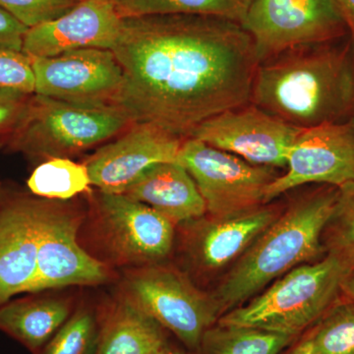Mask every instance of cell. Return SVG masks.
Masks as SVG:
<instances>
[{
	"instance_id": "obj_1",
	"label": "cell",
	"mask_w": 354,
	"mask_h": 354,
	"mask_svg": "<svg viewBox=\"0 0 354 354\" xmlns=\"http://www.w3.org/2000/svg\"><path fill=\"white\" fill-rule=\"evenodd\" d=\"M113 51L123 71L115 106L132 123L183 139L216 114L249 104L259 65L241 24L214 16L123 18Z\"/></svg>"
},
{
	"instance_id": "obj_2",
	"label": "cell",
	"mask_w": 354,
	"mask_h": 354,
	"mask_svg": "<svg viewBox=\"0 0 354 354\" xmlns=\"http://www.w3.org/2000/svg\"><path fill=\"white\" fill-rule=\"evenodd\" d=\"M250 102L298 129L354 120L353 35L260 62Z\"/></svg>"
},
{
	"instance_id": "obj_3",
	"label": "cell",
	"mask_w": 354,
	"mask_h": 354,
	"mask_svg": "<svg viewBox=\"0 0 354 354\" xmlns=\"http://www.w3.org/2000/svg\"><path fill=\"white\" fill-rule=\"evenodd\" d=\"M337 198V188L325 185L293 200L279 214L236 260L212 295L221 317L286 272L325 252L323 232Z\"/></svg>"
},
{
	"instance_id": "obj_4",
	"label": "cell",
	"mask_w": 354,
	"mask_h": 354,
	"mask_svg": "<svg viewBox=\"0 0 354 354\" xmlns=\"http://www.w3.org/2000/svg\"><path fill=\"white\" fill-rule=\"evenodd\" d=\"M348 271L341 261L326 254L286 272L264 292L223 314L216 324L295 337L335 304Z\"/></svg>"
},
{
	"instance_id": "obj_5",
	"label": "cell",
	"mask_w": 354,
	"mask_h": 354,
	"mask_svg": "<svg viewBox=\"0 0 354 354\" xmlns=\"http://www.w3.org/2000/svg\"><path fill=\"white\" fill-rule=\"evenodd\" d=\"M131 124L116 106H88L34 94L6 149L43 162L70 158L120 135Z\"/></svg>"
},
{
	"instance_id": "obj_6",
	"label": "cell",
	"mask_w": 354,
	"mask_h": 354,
	"mask_svg": "<svg viewBox=\"0 0 354 354\" xmlns=\"http://www.w3.org/2000/svg\"><path fill=\"white\" fill-rule=\"evenodd\" d=\"M90 197L86 218L104 264L136 269L160 264L171 254L176 225L169 218L124 194L97 190Z\"/></svg>"
},
{
	"instance_id": "obj_7",
	"label": "cell",
	"mask_w": 354,
	"mask_h": 354,
	"mask_svg": "<svg viewBox=\"0 0 354 354\" xmlns=\"http://www.w3.org/2000/svg\"><path fill=\"white\" fill-rule=\"evenodd\" d=\"M121 295L169 330L186 348H200L221 314L213 297L183 272L160 264L127 270Z\"/></svg>"
},
{
	"instance_id": "obj_8",
	"label": "cell",
	"mask_w": 354,
	"mask_h": 354,
	"mask_svg": "<svg viewBox=\"0 0 354 354\" xmlns=\"http://www.w3.org/2000/svg\"><path fill=\"white\" fill-rule=\"evenodd\" d=\"M177 162L194 179L207 214L213 218L236 215L265 205L266 190L279 176L274 167L250 164L194 138L184 139Z\"/></svg>"
},
{
	"instance_id": "obj_9",
	"label": "cell",
	"mask_w": 354,
	"mask_h": 354,
	"mask_svg": "<svg viewBox=\"0 0 354 354\" xmlns=\"http://www.w3.org/2000/svg\"><path fill=\"white\" fill-rule=\"evenodd\" d=\"M241 26L253 39L259 64L290 48L351 32L335 0H252Z\"/></svg>"
},
{
	"instance_id": "obj_10",
	"label": "cell",
	"mask_w": 354,
	"mask_h": 354,
	"mask_svg": "<svg viewBox=\"0 0 354 354\" xmlns=\"http://www.w3.org/2000/svg\"><path fill=\"white\" fill-rule=\"evenodd\" d=\"M86 214L69 201L46 199L30 293L66 286L104 285L111 279L109 266L88 252L79 241Z\"/></svg>"
},
{
	"instance_id": "obj_11",
	"label": "cell",
	"mask_w": 354,
	"mask_h": 354,
	"mask_svg": "<svg viewBox=\"0 0 354 354\" xmlns=\"http://www.w3.org/2000/svg\"><path fill=\"white\" fill-rule=\"evenodd\" d=\"M286 169L268 186L265 205L306 184L339 188L354 181V120L300 129Z\"/></svg>"
},
{
	"instance_id": "obj_12",
	"label": "cell",
	"mask_w": 354,
	"mask_h": 354,
	"mask_svg": "<svg viewBox=\"0 0 354 354\" xmlns=\"http://www.w3.org/2000/svg\"><path fill=\"white\" fill-rule=\"evenodd\" d=\"M31 57L35 94L88 106H115L123 71L111 50L81 48Z\"/></svg>"
},
{
	"instance_id": "obj_13",
	"label": "cell",
	"mask_w": 354,
	"mask_h": 354,
	"mask_svg": "<svg viewBox=\"0 0 354 354\" xmlns=\"http://www.w3.org/2000/svg\"><path fill=\"white\" fill-rule=\"evenodd\" d=\"M300 129L249 102L204 121L190 138L234 153L250 164L283 169Z\"/></svg>"
},
{
	"instance_id": "obj_14",
	"label": "cell",
	"mask_w": 354,
	"mask_h": 354,
	"mask_svg": "<svg viewBox=\"0 0 354 354\" xmlns=\"http://www.w3.org/2000/svg\"><path fill=\"white\" fill-rule=\"evenodd\" d=\"M183 141L155 125L132 123L84 162L91 185L102 192L121 194L152 165L177 162Z\"/></svg>"
},
{
	"instance_id": "obj_15",
	"label": "cell",
	"mask_w": 354,
	"mask_h": 354,
	"mask_svg": "<svg viewBox=\"0 0 354 354\" xmlns=\"http://www.w3.org/2000/svg\"><path fill=\"white\" fill-rule=\"evenodd\" d=\"M46 199L2 192L0 197V306L30 293L37 272Z\"/></svg>"
},
{
	"instance_id": "obj_16",
	"label": "cell",
	"mask_w": 354,
	"mask_h": 354,
	"mask_svg": "<svg viewBox=\"0 0 354 354\" xmlns=\"http://www.w3.org/2000/svg\"><path fill=\"white\" fill-rule=\"evenodd\" d=\"M122 19L113 0H79L62 17L28 30L22 51L29 57H51L81 48L113 50Z\"/></svg>"
},
{
	"instance_id": "obj_17",
	"label": "cell",
	"mask_w": 354,
	"mask_h": 354,
	"mask_svg": "<svg viewBox=\"0 0 354 354\" xmlns=\"http://www.w3.org/2000/svg\"><path fill=\"white\" fill-rule=\"evenodd\" d=\"M279 214L276 206L266 204L225 218L193 221L187 235L188 254L202 271H218L239 259Z\"/></svg>"
},
{
	"instance_id": "obj_18",
	"label": "cell",
	"mask_w": 354,
	"mask_h": 354,
	"mask_svg": "<svg viewBox=\"0 0 354 354\" xmlns=\"http://www.w3.org/2000/svg\"><path fill=\"white\" fill-rule=\"evenodd\" d=\"M121 194L151 207L176 225L198 220L207 214L206 204L194 179L178 162L152 165Z\"/></svg>"
},
{
	"instance_id": "obj_19",
	"label": "cell",
	"mask_w": 354,
	"mask_h": 354,
	"mask_svg": "<svg viewBox=\"0 0 354 354\" xmlns=\"http://www.w3.org/2000/svg\"><path fill=\"white\" fill-rule=\"evenodd\" d=\"M165 344L164 328L121 293L100 313L94 354H151Z\"/></svg>"
},
{
	"instance_id": "obj_20",
	"label": "cell",
	"mask_w": 354,
	"mask_h": 354,
	"mask_svg": "<svg viewBox=\"0 0 354 354\" xmlns=\"http://www.w3.org/2000/svg\"><path fill=\"white\" fill-rule=\"evenodd\" d=\"M0 306V332L37 354L68 320L74 309L69 300L31 293Z\"/></svg>"
},
{
	"instance_id": "obj_21",
	"label": "cell",
	"mask_w": 354,
	"mask_h": 354,
	"mask_svg": "<svg viewBox=\"0 0 354 354\" xmlns=\"http://www.w3.org/2000/svg\"><path fill=\"white\" fill-rule=\"evenodd\" d=\"M121 17L165 14L214 16L241 24L252 0H113Z\"/></svg>"
},
{
	"instance_id": "obj_22",
	"label": "cell",
	"mask_w": 354,
	"mask_h": 354,
	"mask_svg": "<svg viewBox=\"0 0 354 354\" xmlns=\"http://www.w3.org/2000/svg\"><path fill=\"white\" fill-rule=\"evenodd\" d=\"M27 186L35 196L55 201H69L92 187L87 167L68 158L44 160L32 171Z\"/></svg>"
},
{
	"instance_id": "obj_23",
	"label": "cell",
	"mask_w": 354,
	"mask_h": 354,
	"mask_svg": "<svg viewBox=\"0 0 354 354\" xmlns=\"http://www.w3.org/2000/svg\"><path fill=\"white\" fill-rule=\"evenodd\" d=\"M295 337L237 326L216 324L203 335V354H279Z\"/></svg>"
},
{
	"instance_id": "obj_24",
	"label": "cell",
	"mask_w": 354,
	"mask_h": 354,
	"mask_svg": "<svg viewBox=\"0 0 354 354\" xmlns=\"http://www.w3.org/2000/svg\"><path fill=\"white\" fill-rule=\"evenodd\" d=\"M307 339L312 354H354V304L335 302Z\"/></svg>"
},
{
	"instance_id": "obj_25",
	"label": "cell",
	"mask_w": 354,
	"mask_h": 354,
	"mask_svg": "<svg viewBox=\"0 0 354 354\" xmlns=\"http://www.w3.org/2000/svg\"><path fill=\"white\" fill-rule=\"evenodd\" d=\"M325 252L348 269L354 266V181L337 188L334 211L322 235Z\"/></svg>"
},
{
	"instance_id": "obj_26",
	"label": "cell",
	"mask_w": 354,
	"mask_h": 354,
	"mask_svg": "<svg viewBox=\"0 0 354 354\" xmlns=\"http://www.w3.org/2000/svg\"><path fill=\"white\" fill-rule=\"evenodd\" d=\"M100 330V313L83 305L37 354H94Z\"/></svg>"
},
{
	"instance_id": "obj_27",
	"label": "cell",
	"mask_w": 354,
	"mask_h": 354,
	"mask_svg": "<svg viewBox=\"0 0 354 354\" xmlns=\"http://www.w3.org/2000/svg\"><path fill=\"white\" fill-rule=\"evenodd\" d=\"M79 0H0V7L28 29L62 17Z\"/></svg>"
},
{
	"instance_id": "obj_28",
	"label": "cell",
	"mask_w": 354,
	"mask_h": 354,
	"mask_svg": "<svg viewBox=\"0 0 354 354\" xmlns=\"http://www.w3.org/2000/svg\"><path fill=\"white\" fill-rule=\"evenodd\" d=\"M32 95L0 86V148H6L19 129Z\"/></svg>"
},
{
	"instance_id": "obj_29",
	"label": "cell",
	"mask_w": 354,
	"mask_h": 354,
	"mask_svg": "<svg viewBox=\"0 0 354 354\" xmlns=\"http://www.w3.org/2000/svg\"><path fill=\"white\" fill-rule=\"evenodd\" d=\"M0 86L35 94L31 57L23 51L0 50Z\"/></svg>"
},
{
	"instance_id": "obj_30",
	"label": "cell",
	"mask_w": 354,
	"mask_h": 354,
	"mask_svg": "<svg viewBox=\"0 0 354 354\" xmlns=\"http://www.w3.org/2000/svg\"><path fill=\"white\" fill-rule=\"evenodd\" d=\"M28 28L0 7V50L22 51Z\"/></svg>"
},
{
	"instance_id": "obj_31",
	"label": "cell",
	"mask_w": 354,
	"mask_h": 354,
	"mask_svg": "<svg viewBox=\"0 0 354 354\" xmlns=\"http://www.w3.org/2000/svg\"><path fill=\"white\" fill-rule=\"evenodd\" d=\"M354 36V0H335Z\"/></svg>"
},
{
	"instance_id": "obj_32",
	"label": "cell",
	"mask_w": 354,
	"mask_h": 354,
	"mask_svg": "<svg viewBox=\"0 0 354 354\" xmlns=\"http://www.w3.org/2000/svg\"><path fill=\"white\" fill-rule=\"evenodd\" d=\"M341 291L354 304V266L348 270L342 281Z\"/></svg>"
},
{
	"instance_id": "obj_33",
	"label": "cell",
	"mask_w": 354,
	"mask_h": 354,
	"mask_svg": "<svg viewBox=\"0 0 354 354\" xmlns=\"http://www.w3.org/2000/svg\"><path fill=\"white\" fill-rule=\"evenodd\" d=\"M288 354H312L311 348H310V344L307 337L302 339L299 344L293 348L292 351H290Z\"/></svg>"
},
{
	"instance_id": "obj_34",
	"label": "cell",
	"mask_w": 354,
	"mask_h": 354,
	"mask_svg": "<svg viewBox=\"0 0 354 354\" xmlns=\"http://www.w3.org/2000/svg\"><path fill=\"white\" fill-rule=\"evenodd\" d=\"M151 354H172V351L167 348V344H165V346H162V348L157 349V351H153Z\"/></svg>"
},
{
	"instance_id": "obj_35",
	"label": "cell",
	"mask_w": 354,
	"mask_h": 354,
	"mask_svg": "<svg viewBox=\"0 0 354 354\" xmlns=\"http://www.w3.org/2000/svg\"><path fill=\"white\" fill-rule=\"evenodd\" d=\"M172 354H183V353H180V351H172Z\"/></svg>"
},
{
	"instance_id": "obj_36",
	"label": "cell",
	"mask_w": 354,
	"mask_h": 354,
	"mask_svg": "<svg viewBox=\"0 0 354 354\" xmlns=\"http://www.w3.org/2000/svg\"><path fill=\"white\" fill-rule=\"evenodd\" d=\"M2 192H3V191H2L1 184H0V197H1Z\"/></svg>"
}]
</instances>
